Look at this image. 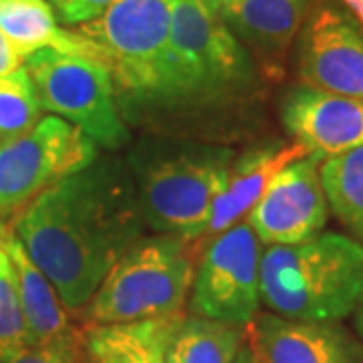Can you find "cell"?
I'll use <instances>...</instances> for the list:
<instances>
[{
  "mask_svg": "<svg viewBox=\"0 0 363 363\" xmlns=\"http://www.w3.org/2000/svg\"><path fill=\"white\" fill-rule=\"evenodd\" d=\"M143 224L128 164L97 156L43 190L11 226L67 309H81L140 240Z\"/></svg>",
  "mask_w": 363,
  "mask_h": 363,
  "instance_id": "cell-1",
  "label": "cell"
},
{
  "mask_svg": "<svg viewBox=\"0 0 363 363\" xmlns=\"http://www.w3.org/2000/svg\"><path fill=\"white\" fill-rule=\"evenodd\" d=\"M234 157L230 147L186 140L152 138L135 143L125 164L143 222L184 240L204 236Z\"/></svg>",
  "mask_w": 363,
  "mask_h": 363,
  "instance_id": "cell-2",
  "label": "cell"
},
{
  "mask_svg": "<svg viewBox=\"0 0 363 363\" xmlns=\"http://www.w3.org/2000/svg\"><path fill=\"white\" fill-rule=\"evenodd\" d=\"M363 297V245L321 233L260 255V303L269 313L301 321H341Z\"/></svg>",
  "mask_w": 363,
  "mask_h": 363,
  "instance_id": "cell-3",
  "label": "cell"
},
{
  "mask_svg": "<svg viewBox=\"0 0 363 363\" xmlns=\"http://www.w3.org/2000/svg\"><path fill=\"white\" fill-rule=\"evenodd\" d=\"M252 65L240 40L204 0H172L169 51L157 101L200 104L247 87Z\"/></svg>",
  "mask_w": 363,
  "mask_h": 363,
  "instance_id": "cell-4",
  "label": "cell"
},
{
  "mask_svg": "<svg viewBox=\"0 0 363 363\" xmlns=\"http://www.w3.org/2000/svg\"><path fill=\"white\" fill-rule=\"evenodd\" d=\"M194 285L188 240L157 236L138 240L105 274L87 307L95 325H130L180 315Z\"/></svg>",
  "mask_w": 363,
  "mask_h": 363,
  "instance_id": "cell-5",
  "label": "cell"
},
{
  "mask_svg": "<svg viewBox=\"0 0 363 363\" xmlns=\"http://www.w3.org/2000/svg\"><path fill=\"white\" fill-rule=\"evenodd\" d=\"M40 109L61 117L109 152L130 143L116 97L111 71L97 59L40 49L26 57Z\"/></svg>",
  "mask_w": 363,
  "mask_h": 363,
  "instance_id": "cell-6",
  "label": "cell"
},
{
  "mask_svg": "<svg viewBox=\"0 0 363 363\" xmlns=\"http://www.w3.org/2000/svg\"><path fill=\"white\" fill-rule=\"evenodd\" d=\"M172 28V0H116L79 26L97 49L116 87L157 101L164 85Z\"/></svg>",
  "mask_w": 363,
  "mask_h": 363,
  "instance_id": "cell-7",
  "label": "cell"
},
{
  "mask_svg": "<svg viewBox=\"0 0 363 363\" xmlns=\"http://www.w3.org/2000/svg\"><path fill=\"white\" fill-rule=\"evenodd\" d=\"M97 143L57 116L0 143V218L16 216L37 196L97 160Z\"/></svg>",
  "mask_w": 363,
  "mask_h": 363,
  "instance_id": "cell-8",
  "label": "cell"
},
{
  "mask_svg": "<svg viewBox=\"0 0 363 363\" xmlns=\"http://www.w3.org/2000/svg\"><path fill=\"white\" fill-rule=\"evenodd\" d=\"M260 240L248 220L220 233L194 277L192 309L200 317L247 327L260 307Z\"/></svg>",
  "mask_w": 363,
  "mask_h": 363,
  "instance_id": "cell-9",
  "label": "cell"
},
{
  "mask_svg": "<svg viewBox=\"0 0 363 363\" xmlns=\"http://www.w3.org/2000/svg\"><path fill=\"white\" fill-rule=\"evenodd\" d=\"M298 75L315 89L363 99V26L341 2L311 9L298 40Z\"/></svg>",
  "mask_w": 363,
  "mask_h": 363,
  "instance_id": "cell-10",
  "label": "cell"
},
{
  "mask_svg": "<svg viewBox=\"0 0 363 363\" xmlns=\"http://www.w3.org/2000/svg\"><path fill=\"white\" fill-rule=\"evenodd\" d=\"M329 204L323 192L319 162L303 156L291 162L269 184L257 206L248 212V224L269 247H291L323 233Z\"/></svg>",
  "mask_w": 363,
  "mask_h": 363,
  "instance_id": "cell-11",
  "label": "cell"
},
{
  "mask_svg": "<svg viewBox=\"0 0 363 363\" xmlns=\"http://www.w3.org/2000/svg\"><path fill=\"white\" fill-rule=\"evenodd\" d=\"M281 121L293 142L317 162L363 145V99L295 85L281 101Z\"/></svg>",
  "mask_w": 363,
  "mask_h": 363,
  "instance_id": "cell-12",
  "label": "cell"
},
{
  "mask_svg": "<svg viewBox=\"0 0 363 363\" xmlns=\"http://www.w3.org/2000/svg\"><path fill=\"white\" fill-rule=\"evenodd\" d=\"M247 343L262 363H363V341L339 321H301L259 313Z\"/></svg>",
  "mask_w": 363,
  "mask_h": 363,
  "instance_id": "cell-13",
  "label": "cell"
},
{
  "mask_svg": "<svg viewBox=\"0 0 363 363\" xmlns=\"http://www.w3.org/2000/svg\"><path fill=\"white\" fill-rule=\"evenodd\" d=\"M303 156H307L305 147L293 142L267 143L234 157L226 188L212 206L206 234L218 236L248 216V212L257 206L260 196L267 192L272 178L291 162Z\"/></svg>",
  "mask_w": 363,
  "mask_h": 363,
  "instance_id": "cell-14",
  "label": "cell"
},
{
  "mask_svg": "<svg viewBox=\"0 0 363 363\" xmlns=\"http://www.w3.org/2000/svg\"><path fill=\"white\" fill-rule=\"evenodd\" d=\"M0 242L13 260L18 297L25 315L26 345H40L63 337L75 329L69 323L65 305L57 295L51 281L33 262L28 252L14 234L13 226L0 218Z\"/></svg>",
  "mask_w": 363,
  "mask_h": 363,
  "instance_id": "cell-15",
  "label": "cell"
},
{
  "mask_svg": "<svg viewBox=\"0 0 363 363\" xmlns=\"http://www.w3.org/2000/svg\"><path fill=\"white\" fill-rule=\"evenodd\" d=\"M216 11L236 39L264 57H281L303 26L307 0H230Z\"/></svg>",
  "mask_w": 363,
  "mask_h": 363,
  "instance_id": "cell-16",
  "label": "cell"
},
{
  "mask_svg": "<svg viewBox=\"0 0 363 363\" xmlns=\"http://www.w3.org/2000/svg\"><path fill=\"white\" fill-rule=\"evenodd\" d=\"M0 30L25 59L40 49H55L101 61L97 49L83 35L57 26L55 11L47 0L0 2Z\"/></svg>",
  "mask_w": 363,
  "mask_h": 363,
  "instance_id": "cell-17",
  "label": "cell"
},
{
  "mask_svg": "<svg viewBox=\"0 0 363 363\" xmlns=\"http://www.w3.org/2000/svg\"><path fill=\"white\" fill-rule=\"evenodd\" d=\"M247 329L208 317L176 315L169 325L164 362L166 363H233L245 345Z\"/></svg>",
  "mask_w": 363,
  "mask_h": 363,
  "instance_id": "cell-18",
  "label": "cell"
},
{
  "mask_svg": "<svg viewBox=\"0 0 363 363\" xmlns=\"http://www.w3.org/2000/svg\"><path fill=\"white\" fill-rule=\"evenodd\" d=\"M174 317L130 325H95V329L85 331L89 359L99 363H166L164 345Z\"/></svg>",
  "mask_w": 363,
  "mask_h": 363,
  "instance_id": "cell-19",
  "label": "cell"
},
{
  "mask_svg": "<svg viewBox=\"0 0 363 363\" xmlns=\"http://www.w3.org/2000/svg\"><path fill=\"white\" fill-rule=\"evenodd\" d=\"M319 174L331 212L363 245V145L325 160Z\"/></svg>",
  "mask_w": 363,
  "mask_h": 363,
  "instance_id": "cell-20",
  "label": "cell"
},
{
  "mask_svg": "<svg viewBox=\"0 0 363 363\" xmlns=\"http://www.w3.org/2000/svg\"><path fill=\"white\" fill-rule=\"evenodd\" d=\"M40 119V105L25 67L0 77V143L18 138Z\"/></svg>",
  "mask_w": 363,
  "mask_h": 363,
  "instance_id": "cell-21",
  "label": "cell"
},
{
  "mask_svg": "<svg viewBox=\"0 0 363 363\" xmlns=\"http://www.w3.org/2000/svg\"><path fill=\"white\" fill-rule=\"evenodd\" d=\"M26 345L25 315L13 260L0 242V363Z\"/></svg>",
  "mask_w": 363,
  "mask_h": 363,
  "instance_id": "cell-22",
  "label": "cell"
},
{
  "mask_svg": "<svg viewBox=\"0 0 363 363\" xmlns=\"http://www.w3.org/2000/svg\"><path fill=\"white\" fill-rule=\"evenodd\" d=\"M87 357L85 333L75 327L71 333L49 343L25 345L4 363H85Z\"/></svg>",
  "mask_w": 363,
  "mask_h": 363,
  "instance_id": "cell-23",
  "label": "cell"
},
{
  "mask_svg": "<svg viewBox=\"0 0 363 363\" xmlns=\"http://www.w3.org/2000/svg\"><path fill=\"white\" fill-rule=\"evenodd\" d=\"M116 0H51L52 11L65 25H85L104 14Z\"/></svg>",
  "mask_w": 363,
  "mask_h": 363,
  "instance_id": "cell-24",
  "label": "cell"
},
{
  "mask_svg": "<svg viewBox=\"0 0 363 363\" xmlns=\"http://www.w3.org/2000/svg\"><path fill=\"white\" fill-rule=\"evenodd\" d=\"M26 59L21 52L14 49V45L6 39L0 30V77L11 75L14 71H18Z\"/></svg>",
  "mask_w": 363,
  "mask_h": 363,
  "instance_id": "cell-25",
  "label": "cell"
},
{
  "mask_svg": "<svg viewBox=\"0 0 363 363\" xmlns=\"http://www.w3.org/2000/svg\"><path fill=\"white\" fill-rule=\"evenodd\" d=\"M233 363H262L257 357V353L250 350V345H248L247 341H245V345L240 347V351H238V355H236V359H234Z\"/></svg>",
  "mask_w": 363,
  "mask_h": 363,
  "instance_id": "cell-26",
  "label": "cell"
},
{
  "mask_svg": "<svg viewBox=\"0 0 363 363\" xmlns=\"http://www.w3.org/2000/svg\"><path fill=\"white\" fill-rule=\"evenodd\" d=\"M363 26V0H339Z\"/></svg>",
  "mask_w": 363,
  "mask_h": 363,
  "instance_id": "cell-27",
  "label": "cell"
},
{
  "mask_svg": "<svg viewBox=\"0 0 363 363\" xmlns=\"http://www.w3.org/2000/svg\"><path fill=\"white\" fill-rule=\"evenodd\" d=\"M353 325H355V333H357V337L363 341V297L359 301V305H357V309L353 311Z\"/></svg>",
  "mask_w": 363,
  "mask_h": 363,
  "instance_id": "cell-28",
  "label": "cell"
},
{
  "mask_svg": "<svg viewBox=\"0 0 363 363\" xmlns=\"http://www.w3.org/2000/svg\"><path fill=\"white\" fill-rule=\"evenodd\" d=\"M204 2H208L212 9H218V6H222V4H226V2H230V0H204Z\"/></svg>",
  "mask_w": 363,
  "mask_h": 363,
  "instance_id": "cell-29",
  "label": "cell"
},
{
  "mask_svg": "<svg viewBox=\"0 0 363 363\" xmlns=\"http://www.w3.org/2000/svg\"><path fill=\"white\" fill-rule=\"evenodd\" d=\"M85 363H87V362H85ZM91 363H99V362H93V359H91Z\"/></svg>",
  "mask_w": 363,
  "mask_h": 363,
  "instance_id": "cell-30",
  "label": "cell"
},
{
  "mask_svg": "<svg viewBox=\"0 0 363 363\" xmlns=\"http://www.w3.org/2000/svg\"><path fill=\"white\" fill-rule=\"evenodd\" d=\"M0 2H6V0H0Z\"/></svg>",
  "mask_w": 363,
  "mask_h": 363,
  "instance_id": "cell-31",
  "label": "cell"
}]
</instances>
